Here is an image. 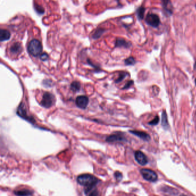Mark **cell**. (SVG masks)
Returning <instances> with one entry per match:
<instances>
[{
    "label": "cell",
    "instance_id": "603a6c76",
    "mask_svg": "<svg viewBox=\"0 0 196 196\" xmlns=\"http://www.w3.org/2000/svg\"><path fill=\"white\" fill-rule=\"evenodd\" d=\"M159 121V118L158 116H157L152 121L149 122L148 124L150 125H151V126H156L158 124Z\"/></svg>",
    "mask_w": 196,
    "mask_h": 196
},
{
    "label": "cell",
    "instance_id": "7c38bea8",
    "mask_svg": "<svg viewBox=\"0 0 196 196\" xmlns=\"http://www.w3.org/2000/svg\"><path fill=\"white\" fill-rule=\"evenodd\" d=\"M10 33L8 30L1 29L0 30V41H4L9 39Z\"/></svg>",
    "mask_w": 196,
    "mask_h": 196
},
{
    "label": "cell",
    "instance_id": "9c48e42d",
    "mask_svg": "<svg viewBox=\"0 0 196 196\" xmlns=\"http://www.w3.org/2000/svg\"><path fill=\"white\" fill-rule=\"evenodd\" d=\"M106 141L109 143L113 142H125L126 141V139L120 133L115 134L111 135L107 137Z\"/></svg>",
    "mask_w": 196,
    "mask_h": 196
},
{
    "label": "cell",
    "instance_id": "2e32d148",
    "mask_svg": "<svg viewBox=\"0 0 196 196\" xmlns=\"http://www.w3.org/2000/svg\"><path fill=\"white\" fill-rule=\"evenodd\" d=\"M162 3H163V7L164 8V9L166 11L167 13H169L170 15H171L173 13V10H172L171 8H170V7H172L170 1H162Z\"/></svg>",
    "mask_w": 196,
    "mask_h": 196
},
{
    "label": "cell",
    "instance_id": "4fadbf2b",
    "mask_svg": "<svg viewBox=\"0 0 196 196\" xmlns=\"http://www.w3.org/2000/svg\"><path fill=\"white\" fill-rule=\"evenodd\" d=\"M10 51L12 54H17L20 53L22 51V47H21L20 43L16 42V43H15L14 44H13L12 45V46L10 47Z\"/></svg>",
    "mask_w": 196,
    "mask_h": 196
},
{
    "label": "cell",
    "instance_id": "e0dca14e",
    "mask_svg": "<svg viewBox=\"0 0 196 196\" xmlns=\"http://www.w3.org/2000/svg\"><path fill=\"white\" fill-rule=\"evenodd\" d=\"M81 89V84L78 81H73L70 85V89L74 93L79 91Z\"/></svg>",
    "mask_w": 196,
    "mask_h": 196
},
{
    "label": "cell",
    "instance_id": "d4e9b609",
    "mask_svg": "<svg viewBox=\"0 0 196 196\" xmlns=\"http://www.w3.org/2000/svg\"><path fill=\"white\" fill-rule=\"evenodd\" d=\"M114 175H115V178L116 179V180L118 181H120L122 179V178H123L122 174L120 172H119V171H116L115 173V174Z\"/></svg>",
    "mask_w": 196,
    "mask_h": 196
},
{
    "label": "cell",
    "instance_id": "ba28073f",
    "mask_svg": "<svg viewBox=\"0 0 196 196\" xmlns=\"http://www.w3.org/2000/svg\"><path fill=\"white\" fill-rule=\"evenodd\" d=\"M135 158L137 163L140 165L144 166L148 162V159L146 155L140 151H137L135 153Z\"/></svg>",
    "mask_w": 196,
    "mask_h": 196
},
{
    "label": "cell",
    "instance_id": "30bf717a",
    "mask_svg": "<svg viewBox=\"0 0 196 196\" xmlns=\"http://www.w3.org/2000/svg\"><path fill=\"white\" fill-rule=\"evenodd\" d=\"M129 132L130 133L132 134L133 135L136 136L137 137H140L144 141H149L150 140V135L146 132L140 131H129Z\"/></svg>",
    "mask_w": 196,
    "mask_h": 196
},
{
    "label": "cell",
    "instance_id": "3957f363",
    "mask_svg": "<svg viewBox=\"0 0 196 196\" xmlns=\"http://www.w3.org/2000/svg\"><path fill=\"white\" fill-rule=\"evenodd\" d=\"M55 102V98L53 94L46 91L45 92L42 97L40 104L44 108H49L52 107Z\"/></svg>",
    "mask_w": 196,
    "mask_h": 196
},
{
    "label": "cell",
    "instance_id": "8992f818",
    "mask_svg": "<svg viewBox=\"0 0 196 196\" xmlns=\"http://www.w3.org/2000/svg\"><path fill=\"white\" fill-rule=\"evenodd\" d=\"M146 22L150 26L157 28L160 24V19L156 14L149 13L146 17Z\"/></svg>",
    "mask_w": 196,
    "mask_h": 196
},
{
    "label": "cell",
    "instance_id": "277c9868",
    "mask_svg": "<svg viewBox=\"0 0 196 196\" xmlns=\"http://www.w3.org/2000/svg\"><path fill=\"white\" fill-rule=\"evenodd\" d=\"M17 114L18 115V116H20V118H21L27 121H28L29 122L32 124L35 123V120L33 117L29 116L27 115V112L26 109L25 107V105H24V103H23V102L20 104L17 109Z\"/></svg>",
    "mask_w": 196,
    "mask_h": 196
},
{
    "label": "cell",
    "instance_id": "ffe728a7",
    "mask_svg": "<svg viewBox=\"0 0 196 196\" xmlns=\"http://www.w3.org/2000/svg\"><path fill=\"white\" fill-rule=\"evenodd\" d=\"M124 63L127 66L134 65L135 64V63H136V61H135V59L133 57H129L127 59H126L124 60Z\"/></svg>",
    "mask_w": 196,
    "mask_h": 196
},
{
    "label": "cell",
    "instance_id": "4316f807",
    "mask_svg": "<svg viewBox=\"0 0 196 196\" xmlns=\"http://www.w3.org/2000/svg\"><path fill=\"white\" fill-rule=\"evenodd\" d=\"M89 196H98V192L97 190H94L93 191Z\"/></svg>",
    "mask_w": 196,
    "mask_h": 196
},
{
    "label": "cell",
    "instance_id": "44dd1931",
    "mask_svg": "<svg viewBox=\"0 0 196 196\" xmlns=\"http://www.w3.org/2000/svg\"><path fill=\"white\" fill-rule=\"evenodd\" d=\"M34 8L35 10L39 14H43L44 13V9L42 6H40L39 4H34Z\"/></svg>",
    "mask_w": 196,
    "mask_h": 196
},
{
    "label": "cell",
    "instance_id": "6da1fadb",
    "mask_svg": "<svg viewBox=\"0 0 196 196\" xmlns=\"http://www.w3.org/2000/svg\"><path fill=\"white\" fill-rule=\"evenodd\" d=\"M98 181V179L96 176L89 174H82L77 177V182L79 184L85 187V193L86 194L97 184Z\"/></svg>",
    "mask_w": 196,
    "mask_h": 196
},
{
    "label": "cell",
    "instance_id": "7402d4cb",
    "mask_svg": "<svg viewBox=\"0 0 196 196\" xmlns=\"http://www.w3.org/2000/svg\"><path fill=\"white\" fill-rule=\"evenodd\" d=\"M127 75L128 73H125V72L121 73L120 74H119V76H118V79L115 81L116 83H118V82H121Z\"/></svg>",
    "mask_w": 196,
    "mask_h": 196
},
{
    "label": "cell",
    "instance_id": "52a82bcc",
    "mask_svg": "<svg viewBox=\"0 0 196 196\" xmlns=\"http://www.w3.org/2000/svg\"><path fill=\"white\" fill-rule=\"evenodd\" d=\"M75 103L78 108L85 109L88 105L89 98L86 96H79L76 98Z\"/></svg>",
    "mask_w": 196,
    "mask_h": 196
},
{
    "label": "cell",
    "instance_id": "8fae6325",
    "mask_svg": "<svg viewBox=\"0 0 196 196\" xmlns=\"http://www.w3.org/2000/svg\"><path fill=\"white\" fill-rule=\"evenodd\" d=\"M131 43L126 41V40L122 38H118L116 40L115 47H124V48H129L131 47Z\"/></svg>",
    "mask_w": 196,
    "mask_h": 196
},
{
    "label": "cell",
    "instance_id": "484cf974",
    "mask_svg": "<svg viewBox=\"0 0 196 196\" xmlns=\"http://www.w3.org/2000/svg\"><path fill=\"white\" fill-rule=\"evenodd\" d=\"M134 83V81H128L127 83L126 84V85L123 87V89H128L131 86V85H132Z\"/></svg>",
    "mask_w": 196,
    "mask_h": 196
},
{
    "label": "cell",
    "instance_id": "cb8c5ba5",
    "mask_svg": "<svg viewBox=\"0 0 196 196\" xmlns=\"http://www.w3.org/2000/svg\"><path fill=\"white\" fill-rule=\"evenodd\" d=\"M40 59L42 61H46L49 59V55L46 52H43L40 55Z\"/></svg>",
    "mask_w": 196,
    "mask_h": 196
},
{
    "label": "cell",
    "instance_id": "9a60e30c",
    "mask_svg": "<svg viewBox=\"0 0 196 196\" xmlns=\"http://www.w3.org/2000/svg\"><path fill=\"white\" fill-rule=\"evenodd\" d=\"M162 125L165 129H167L168 127L167 116L166 112L165 110L162 112Z\"/></svg>",
    "mask_w": 196,
    "mask_h": 196
},
{
    "label": "cell",
    "instance_id": "d6986e66",
    "mask_svg": "<svg viewBox=\"0 0 196 196\" xmlns=\"http://www.w3.org/2000/svg\"><path fill=\"white\" fill-rule=\"evenodd\" d=\"M144 13H145V8L143 7H139L136 11V14L138 18L140 20H142L144 17Z\"/></svg>",
    "mask_w": 196,
    "mask_h": 196
},
{
    "label": "cell",
    "instance_id": "5b68a950",
    "mask_svg": "<svg viewBox=\"0 0 196 196\" xmlns=\"http://www.w3.org/2000/svg\"><path fill=\"white\" fill-rule=\"evenodd\" d=\"M140 173L144 179L150 182H155L158 180L157 173L150 169L143 168L140 170Z\"/></svg>",
    "mask_w": 196,
    "mask_h": 196
},
{
    "label": "cell",
    "instance_id": "ac0fdd59",
    "mask_svg": "<svg viewBox=\"0 0 196 196\" xmlns=\"http://www.w3.org/2000/svg\"><path fill=\"white\" fill-rule=\"evenodd\" d=\"M105 31V29H103L101 28L97 29L94 32V33L93 34L92 38L94 39H97L102 36V35L104 33Z\"/></svg>",
    "mask_w": 196,
    "mask_h": 196
},
{
    "label": "cell",
    "instance_id": "5bb4252c",
    "mask_svg": "<svg viewBox=\"0 0 196 196\" xmlns=\"http://www.w3.org/2000/svg\"><path fill=\"white\" fill-rule=\"evenodd\" d=\"M14 193L17 196H31L33 195V192L28 189H22L14 192Z\"/></svg>",
    "mask_w": 196,
    "mask_h": 196
},
{
    "label": "cell",
    "instance_id": "f1b7e54d",
    "mask_svg": "<svg viewBox=\"0 0 196 196\" xmlns=\"http://www.w3.org/2000/svg\"></svg>",
    "mask_w": 196,
    "mask_h": 196
},
{
    "label": "cell",
    "instance_id": "83f0119b",
    "mask_svg": "<svg viewBox=\"0 0 196 196\" xmlns=\"http://www.w3.org/2000/svg\"><path fill=\"white\" fill-rule=\"evenodd\" d=\"M195 82H196V79L195 80Z\"/></svg>",
    "mask_w": 196,
    "mask_h": 196
},
{
    "label": "cell",
    "instance_id": "7a4b0ae2",
    "mask_svg": "<svg viewBox=\"0 0 196 196\" xmlns=\"http://www.w3.org/2000/svg\"><path fill=\"white\" fill-rule=\"evenodd\" d=\"M27 49L30 55L36 57L40 56L42 54L43 47L39 40L33 39L29 42Z\"/></svg>",
    "mask_w": 196,
    "mask_h": 196
}]
</instances>
